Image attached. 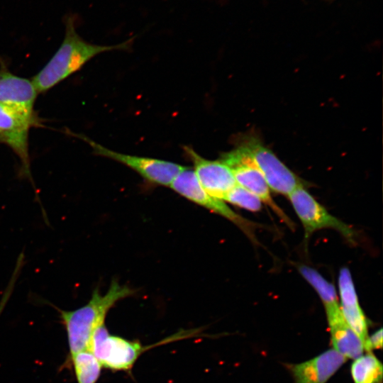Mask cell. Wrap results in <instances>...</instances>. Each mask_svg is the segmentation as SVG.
Segmentation results:
<instances>
[{
  "mask_svg": "<svg viewBox=\"0 0 383 383\" xmlns=\"http://www.w3.org/2000/svg\"><path fill=\"white\" fill-rule=\"evenodd\" d=\"M64 39L50 60L31 79L38 94L44 93L79 70L96 55L113 50L128 49L132 40L114 45H101L83 40L75 29L74 18H65Z\"/></svg>",
  "mask_w": 383,
  "mask_h": 383,
  "instance_id": "6da1fadb",
  "label": "cell"
},
{
  "mask_svg": "<svg viewBox=\"0 0 383 383\" xmlns=\"http://www.w3.org/2000/svg\"><path fill=\"white\" fill-rule=\"evenodd\" d=\"M134 291L126 285L113 280L105 294L96 288L89 301L74 310L65 311L50 304L58 312L65 326L70 359L84 350H88L94 331L105 323L109 310L120 300L131 296Z\"/></svg>",
  "mask_w": 383,
  "mask_h": 383,
  "instance_id": "7a4b0ae2",
  "label": "cell"
},
{
  "mask_svg": "<svg viewBox=\"0 0 383 383\" xmlns=\"http://www.w3.org/2000/svg\"><path fill=\"white\" fill-rule=\"evenodd\" d=\"M189 336H192L191 331H184L145 346L139 341L111 334L104 323L94 331L88 350L97 359L102 368L127 372L133 368L140 356L151 348Z\"/></svg>",
  "mask_w": 383,
  "mask_h": 383,
  "instance_id": "3957f363",
  "label": "cell"
},
{
  "mask_svg": "<svg viewBox=\"0 0 383 383\" xmlns=\"http://www.w3.org/2000/svg\"><path fill=\"white\" fill-rule=\"evenodd\" d=\"M232 171L238 185L250 191L268 205L275 213L289 227L293 223L276 204L270 194V189L261 171L245 149L240 145L225 152L221 157Z\"/></svg>",
  "mask_w": 383,
  "mask_h": 383,
  "instance_id": "277c9868",
  "label": "cell"
},
{
  "mask_svg": "<svg viewBox=\"0 0 383 383\" xmlns=\"http://www.w3.org/2000/svg\"><path fill=\"white\" fill-rule=\"evenodd\" d=\"M288 198L303 225L306 242L313 232L333 228L350 243H355L356 235L353 228L331 214L303 186L295 189Z\"/></svg>",
  "mask_w": 383,
  "mask_h": 383,
  "instance_id": "5b68a950",
  "label": "cell"
},
{
  "mask_svg": "<svg viewBox=\"0 0 383 383\" xmlns=\"http://www.w3.org/2000/svg\"><path fill=\"white\" fill-rule=\"evenodd\" d=\"M37 117L0 104V142L9 146L21 162L20 175L33 182L30 170L28 134Z\"/></svg>",
  "mask_w": 383,
  "mask_h": 383,
  "instance_id": "8992f818",
  "label": "cell"
},
{
  "mask_svg": "<svg viewBox=\"0 0 383 383\" xmlns=\"http://www.w3.org/2000/svg\"><path fill=\"white\" fill-rule=\"evenodd\" d=\"M76 136L89 143L96 155L110 158L127 166L152 184L170 186L175 177L185 167L164 160L115 152L84 135Z\"/></svg>",
  "mask_w": 383,
  "mask_h": 383,
  "instance_id": "52a82bcc",
  "label": "cell"
},
{
  "mask_svg": "<svg viewBox=\"0 0 383 383\" xmlns=\"http://www.w3.org/2000/svg\"><path fill=\"white\" fill-rule=\"evenodd\" d=\"M170 187L177 193L234 223L252 239L253 226L233 211L224 201L213 197L205 192L199 184L193 170L185 167L173 179Z\"/></svg>",
  "mask_w": 383,
  "mask_h": 383,
  "instance_id": "ba28073f",
  "label": "cell"
},
{
  "mask_svg": "<svg viewBox=\"0 0 383 383\" xmlns=\"http://www.w3.org/2000/svg\"><path fill=\"white\" fill-rule=\"evenodd\" d=\"M252 157L263 174L270 189L289 196L302 182L257 139L249 138L240 144Z\"/></svg>",
  "mask_w": 383,
  "mask_h": 383,
  "instance_id": "9c48e42d",
  "label": "cell"
},
{
  "mask_svg": "<svg viewBox=\"0 0 383 383\" xmlns=\"http://www.w3.org/2000/svg\"><path fill=\"white\" fill-rule=\"evenodd\" d=\"M184 150L194 164V172L202 188L209 195L224 201L237 184L231 169L221 160L206 159L189 146Z\"/></svg>",
  "mask_w": 383,
  "mask_h": 383,
  "instance_id": "30bf717a",
  "label": "cell"
},
{
  "mask_svg": "<svg viewBox=\"0 0 383 383\" xmlns=\"http://www.w3.org/2000/svg\"><path fill=\"white\" fill-rule=\"evenodd\" d=\"M38 94L32 80L16 76L1 65L0 104L35 115L33 106Z\"/></svg>",
  "mask_w": 383,
  "mask_h": 383,
  "instance_id": "8fae6325",
  "label": "cell"
},
{
  "mask_svg": "<svg viewBox=\"0 0 383 383\" xmlns=\"http://www.w3.org/2000/svg\"><path fill=\"white\" fill-rule=\"evenodd\" d=\"M347 359L334 349L299 363L288 365L295 383H326Z\"/></svg>",
  "mask_w": 383,
  "mask_h": 383,
  "instance_id": "7c38bea8",
  "label": "cell"
},
{
  "mask_svg": "<svg viewBox=\"0 0 383 383\" xmlns=\"http://www.w3.org/2000/svg\"><path fill=\"white\" fill-rule=\"evenodd\" d=\"M298 270L305 280L315 289L325 307L328 322L342 316L340 303L335 288L316 270L301 265Z\"/></svg>",
  "mask_w": 383,
  "mask_h": 383,
  "instance_id": "4fadbf2b",
  "label": "cell"
},
{
  "mask_svg": "<svg viewBox=\"0 0 383 383\" xmlns=\"http://www.w3.org/2000/svg\"><path fill=\"white\" fill-rule=\"evenodd\" d=\"M333 349L346 359H356L363 355L365 345L360 338L350 328L343 316L328 323Z\"/></svg>",
  "mask_w": 383,
  "mask_h": 383,
  "instance_id": "5bb4252c",
  "label": "cell"
},
{
  "mask_svg": "<svg viewBox=\"0 0 383 383\" xmlns=\"http://www.w3.org/2000/svg\"><path fill=\"white\" fill-rule=\"evenodd\" d=\"M382 365L371 353L354 360L350 372L354 383H382Z\"/></svg>",
  "mask_w": 383,
  "mask_h": 383,
  "instance_id": "9a60e30c",
  "label": "cell"
},
{
  "mask_svg": "<svg viewBox=\"0 0 383 383\" xmlns=\"http://www.w3.org/2000/svg\"><path fill=\"white\" fill-rule=\"evenodd\" d=\"M77 383H96L102 367L89 350L77 353L70 359Z\"/></svg>",
  "mask_w": 383,
  "mask_h": 383,
  "instance_id": "2e32d148",
  "label": "cell"
},
{
  "mask_svg": "<svg viewBox=\"0 0 383 383\" xmlns=\"http://www.w3.org/2000/svg\"><path fill=\"white\" fill-rule=\"evenodd\" d=\"M343 318L350 328L360 338L365 345L368 338L367 320L359 301L340 304Z\"/></svg>",
  "mask_w": 383,
  "mask_h": 383,
  "instance_id": "e0dca14e",
  "label": "cell"
},
{
  "mask_svg": "<svg viewBox=\"0 0 383 383\" xmlns=\"http://www.w3.org/2000/svg\"><path fill=\"white\" fill-rule=\"evenodd\" d=\"M224 201L252 212L260 211L262 203L256 195L238 184L229 192Z\"/></svg>",
  "mask_w": 383,
  "mask_h": 383,
  "instance_id": "ac0fdd59",
  "label": "cell"
},
{
  "mask_svg": "<svg viewBox=\"0 0 383 383\" xmlns=\"http://www.w3.org/2000/svg\"><path fill=\"white\" fill-rule=\"evenodd\" d=\"M382 345V329L379 328L375 331L371 336H368L365 345V350L371 352L374 349H380Z\"/></svg>",
  "mask_w": 383,
  "mask_h": 383,
  "instance_id": "d6986e66",
  "label": "cell"
}]
</instances>
